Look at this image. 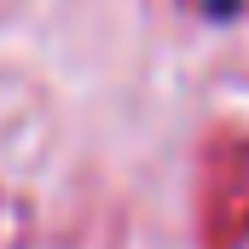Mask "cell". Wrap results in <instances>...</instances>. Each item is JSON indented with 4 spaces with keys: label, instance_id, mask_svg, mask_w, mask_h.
I'll return each instance as SVG.
<instances>
[{
    "label": "cell",
    "instance_id": "1",
    "mask_svg": "<svg viewBox=\"0 0 249 249\" xmlns=\"http://www.w3.org/2000/svg\"><path fill=\"white\" fill-rule=\"evenodd\" d=\"M238 168L226 174V157H220V145H214V157H209V203H203V226H209V244L214 249H238L249 238V145H238V157H232Z\"/></svg>",
    "mask_w": 249,
    "mask_h": 249
},
{
    "label": "cell",
    "instance_id": "2",
    "mask_svg": "<svg viewBox=\"0 0 249 249\" xmlns=\"http://www.w3.org/2000/svg\"><path fill=\"white\" fill-rule=\"evenodd\" d=\"M197 12H209V18H238V12H249V0H191Z\"/></svg>",
    "mask_w": 249,
    "mask_h": 249
}]
</instances>
